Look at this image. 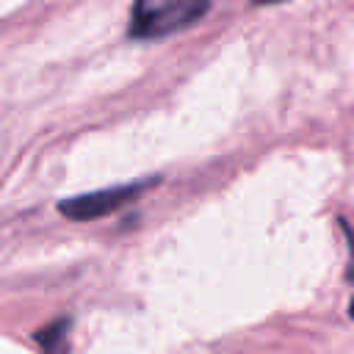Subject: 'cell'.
I'll list each match as a JSON object with an SVG mask.
<instances>
[{"label":"cell","instance_id":"277c9868","mask_svg":"<svg viewBox=\"0 0 354 354\" xmlns=\"http://www.w3.org/2000/svg\"><path fill=\"white\" fill-rule=\"evenodd\" d=\"M343 232H346L348 252H351V254H348V257H351V263H348V271H346V274H348V279H354V232H351V227H348L346 221H343Z\"/></svg>","mask_w":354,"mask_h":354},{"label":"cell","instance_id":"5b68a950","mask_svg":"<svg viewBox=\"0 0 354 354\" xmlns=\"http://www.w3.org/2000/svg\"><path fill=\"white\" fill-rule=\"evenodd\" d=\"M252 3H260V6H268V3H279V0H252Z\"/></svg>","mask_w":354,"mask_h":354},{"label":"cell","instance_id":"7a4b0ae2","mask_svg":"<svg viewBox=\"0 0 354 354\" xmlns=\"http://www.w3.org/2000/svg\"><path fill=\"white\" fill-rule=\"evenodd\" d=\"M147 191V183H127V185H113V188H102V191H91V194H80L72 199H64L58 205V210L66 218H77V221H91L100 216H111L113 210H119L122 205L133 202L138 194Z\"/></svg>","mask_w":354,"mask_h":354},{"label":"cell","instance_id":"6da1fadb","mask_svg":"<svg viewBox=\"0 0 354 354\" xmlns=\"http://www.w3.org/2000/svg\"><path fill=\"white\" fill-rule=\"evenodd\" d=\"M210 0H136L130 14L133 39H158L194 25Z\"/></svg>","mask_w":354,"mask_h":354},{"label":"cell","instance_id":"8992f818","mask_svg":"<svg viewBox=\"0 0 354 354\" xmlns=\"http://www.w3.org/2000/svg\"><path fill=\"white\" fill-rule=\"evenodd\" d=\"M348 315L354 318V299H351V307H348Z\"/></svg>","mask_w":354,"mask_h":354},{"label":"cell","instance_id":"3957f363","mask_svg":"<svg viewBox=\"0 0 354 354\" xmlns=\"http://www.w3.org/2000/svg\"><path fill=\"white\" fill-rule=\"evenodd\" d=\"M36 340L41 343L44 354H69V318L53 321L47 329L36 335Z\"/></svg>","mask_w":354,"mask_h":354}]
</instances>
